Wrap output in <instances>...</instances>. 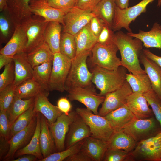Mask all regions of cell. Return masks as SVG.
Here are the masks:
<instances>
[{
    "label": "cell",
    "mask_w": 161,
    "mask_h": 161,
    "mask_svg": "<svg viewBox=\"0 0 161 161\" xmlns=\"http://www.w3.org/2000/svg\"><path fill=\"white\" fill-rule=\"evenodd\" d=\"M34 104L21 114L11 126L9 140L16 134L24 129L31 122L37 113L34 110Z\"/></svg>",
    "instance_id": "cell-38"
},
{
    "label": "cell",
    "mask_w": 161,
    "mask_h": 161,
    "mask_svg": "<svg viewBox=\"0 0 161 161\" xmlns=\"http://www.w3.org/2000/svg\"><path fill=\"white\" fill-rule=\"evenodd\" d=\"M143 52L146 57L155 62L161 68V56L155 55L147 49H143Z\"/></svg>",
    "instance_id": "cell-54"
},
{
    "label": "cell",
    "mask_w": 161,
    "mask_h": 161,
    "mask_svg": "<svg viewBox=\"0 0 161 161\" xmlns=\"http://www.w3.org/2000/svg\"><path fill=\"white\" fill-rule=\"evenodd\" d=\"M72 60L60 52L54 54L48 90L63 92L65 82L70 69Z\"/></svg>",
    "instance_id": "cell-5"
},
{
    "label": "cell",
    "mask_w": 161,
    "mask_h": 161,
    "mask_svg": "<svg viewBox=\"0 0 161 161\" xmlns=\"http://www.w3.org/2000/svg\"><path fill=\"white\" fill-rule=\"evenodd\" d=\"M57 106L63 113L66 114H69L72 108L71 104L66 97L60 98L57 101Z\"/></svg>",
    "instance_id": "cell-50"
},
{
    "label": "cell",
    "mask_w": 161,
    "mask_h": 161,
    "mask_svg": "<svg viewBox=\"0 0 161 161\" xmlns=\"http://www.w3.org/2000/svg\"><path fill=\"white\" fill-rule=\"evenodd\" d=\"M118 49L115 44L105 45L97 43L91 50L90 60L93 66L109 70H116L122 66L117 55Z\"/></svg>",
    "instance_id": "cell-6"
},
{
    "label": "cell",
    "mask_w": 161,
    "mask_h": 161,
    "mask_svg": "<svg viewBox=\"0 0 161 161\" xmlns=\"http://www.w3.org/2000/svg\"><path fill=\"white\" fill-rule=\"evenodd\" d=\"M52 61L48 62L33 68V77L46 91L48 90L52 67Z\"/></svg>",
    "instance_id": "cell-37"
},
{
    "label": "cell",
    "mask_w": 161,
    "mask_h": 161,
    "mask_svg": "<svg viewBox=\"0 0 161 161\" xmlns=\"http://www.w3.org/2000/svg\"><path fill=\"white\" fill-rule=\"evenodd\" d=\"M154 116L161 126V100L152 90L143 94Z\"/></svg>",
    "instance_id": "cell-41"
},
{
    "label": "cell",
    "mask_w": 161,
    "mask_h": 161,
    "mask_svg": "<svg viewBox=\"0 0 161 161\" xmlns=\"http://www.w3.org/2000/svg\"><path fill=\"white\" fill-rule=\"evenodd\" d=\"M102 0H77L76 7L80 8L91 10Z\"/></svg>",
    "instance_id": "cell-51"
},
{
    "label": "cell",
    "mask_w": 161,
    "mask_h": 161,
    "mask_svg": "<svg viewBox=\"0 0 161 161\" xmlns=\"http://www.w3.org/2000/svg\"><path fill=\"white\" fill-rule=\"evenodd\" d=\"M154 0H142L136 5L125 9L117 6L112 30L114 31L122 28L132 32L129 25L142 13L145 12L147 5Z\"/></svg>",
    "instance_id": "cell-10"
},
{
    "label": "cell",
    "mask_w": 161,
    "mask_h": 161,
    "mask_svg": "<svg viewBox=\"0 0 161 161\" xmlns=\"http://www.w3.org/2000/svg\"><path fill=\"white\" fill-rule=\"evenodd\" d=\"M11 161H35L38 159L35 156L31 154H25Z\"/></svg>",
    "instance_id": "cell-56"
},
{
    "label": "cell",
    "mask_w": 161,
    "mask_h": 161,
    "mask_svg": "<svg viewBox=\"0 0 161 161\" xmlns=\"http://www.w3.org/2000/svg\"><path fill=\"white\" fill-rule=\"evenodd\" d=\"M93 66L91 71L92 74V82L100 90V96H105L119 89L126 81L127 70L122 66L113 70Z\"/></svg>",
    "instance_id": "cell-2"
},
{
    "label": "cell",
    "mask_w": 161,
    "mask_h": 161,
    "mask_svg": "<svg viewBox=\"0 0 161 161\" xmlns=\"http://www.w3.org/2000/svg\"><path fill=\"white\" fill-rule=\"evenodd\" d=\"M16 87L13 83L0 92V110H7L14 99Z\"/></svg>",
    "instance_id": "cell-42"
},
{
    "label": "cell",
    "mask_w": 161,
    "mask_h": 161,
    "mask_svg": "<svg viewBox=\"0 0 161 161\" xmlns=\"http://www.w3.org/2000/svg\"><path fill=\"white\" fill-rule=\"evenodd\" d=\"M66 161H92V160L80 150L66 159Z\"/></svg>",
    "instance_id": "cell-52"
},
{
    "label": "cell",
    "mask_w": 161,
    "mask_h": 161,
    "mask_svg": "<svg viewBox=\"0 0 161 161\" xmlns=\"http://www.w3.org/2000/svg\"><path fill=\"white\" fill-rule=\"evenodd\" d=\"M27 41L25 31L21 24L14 27L10 39L0 51V54L12 57L23 52Z\"/></svg>",
    "instance_id": "cell-21"
},
{
    "label": "cell",
    "mask_w": 161,
    "mask_h": 161,
    "mask_svg": "<svg viewBox=\"0 0 161 161\" xmlns=\"http://www.w3.org/2000/svg\"><path fill=\"white\" fill-rule=\"evenodd\" d=\"M104 117L109 122L114 131L123 129L131 121L137 119L126 104L111 111Z\"/></svg>",
    "instance_id": "cell-25"
},
{
    "label": "cell",
    "mask_w": 161,
    "mask_h": 161,
    "mask_svg": "<svg viewBox=\"0 0 161 161\" xmlns=\"http://www.w3.org/2000/svg\"><path fill=\"white\" fill-rule=\"evenodd\" d=\"M157 6L160 7L161 5V0H158Z\"/></svg>",
    "instance_id": "cell-59"
},
{
    "label": "cell",
    "mask_w": 161,
    "mask_h": 161,
    "mask_svg": "<svg viewBox=\"0 0 161 161\" xmlns=\"http://www.w3.org/2000/svg\"><path fill=\"white\" fill-rule=\"evenodd\" d=\"M90 86L71 88L67 91L68 97L70 100L79 102L93 113L98 114L99 106L104 101L105 96L97 94Z\"/></svg>",
    "instance_id": "cell-12"
},
{
    "label": "cell",
    "mask_w": 161,
    "mask_h": 161,
    "mask_svg": "<svg viewBox=\"0 0 161 161\" xmlns=\"http://www.w3.org/2000/svg\"><path fill=\"white\" fill-rule=\"evenodd\" d=\"M126 34L140 39L146 48H156L161 49V29L160 25L155 23L148 31L140 30L138 33L128 32Z\"/></svg>",
    "instance_id": "cell-26"
},
{
    "label": "cell",
    "mask_w": 161,
    "mask_h": 161,
    "mask_svg": "<svg viewBox=\"0 0 161 161\" xmlns=\"http://www.w3.org/2000/svg\"><path fill=\"white\" fill-rule=\"evenodd\" d=\"M15 79L14 65L13 61L5 66L0 75V92L13 83Z\"/></svg>",
    "instance_id": "cell-43"
},
{
    "label": "cell",
    "mask_w": 161,
    "mask_h": 161,
    "mask_svg": "<svg viewBox=\"0 0 161 161\" xmlns=\"http://www.w3.org/2000/svg\"><path fill=\"white\" fill-rule=\"evenodd\" d=\"M38 0H30V1H38Z\"/></svg>",
    "instance_id": "cell-60"
},
{
    "label": "cell",
    "mask_w": 161,
    "mask_h": 161,
    "mask_svg": "<svg viewBox=\"0 0 161 161\" xmlns=\"http://www.w3.org/2000/svg\"><path fill=\"white\" fill-rule=\"evenodd\" d=\"M8 9L7 0H0V10L2 12L7 10Z\"/></svg>",
    "instance_id": "cell-58"
},
{
    "label": "cell",
    "mask_w": 161,
    "mask_h": 161,
    "mask_svg": "<svg viewBox=\"0 0 161 161\" xmlns=\"http://www.w3.org/2000/svg\"><path fill=\"white\" fill-rule=\"evenodd\" d=\"M10 129L7 111L0 110V137L8 140Z\"/></svg>",
    "instance_id": "cell-47"
},
{
    "label": "cell",
    "mask_w": 161,
    "mask_h": 161,
    "mask_svg": "<svg viewBox=\"0 0 161 161\" xmlns=\"http://www.w3.org/2000/svg\"><path fill=\"white\" fill-rule=\"evenodd\" d=\"M49 22L44 18L32 16L22 23L27 38L23 52L30 53L44 42L45 32Z\"/></svg>",
    "instance_id": "cell-7"
},
{
    "label": "cell",
    "mask_w": 161,
    "mask_h": 161,
    "mask_svg": "<svg viewBox=\"0 0 161 161\" xmlns=\"http://www.w3.org/2000/svg\"><path fill=\"white\" fill-rule=\"evenodd\" d=\"M117 6L121 9L129 7V0H115Z\"/></svg>",
    "instance_id": "cell-57"
},
{
    "label": "cell",
    "mask_w": 161,
    "mask_h": 161,
    "mask_svg": "<svg viewBox=\"0 0 161 161\" xmlns=\"http://www.w3.org/2000/svg\"><path fill=\"white\" fill-rule=\"evenodd\" d=\"M35 97L23 99L15 96L13 102L7 111L10 127L21 114L34 104Z\"/></svg>",
    "instance_id": "cell-34"
},
{
    "label": "cell",
    "mask_w": 161,
    "mask_h": 161,
    "mask_svg": "<svg viewBox=\"0 0 161 161\" xmlns=\"http://www.w3.org/2000/svg\"><path fill=\"white\" fill-rule=\"evenodd\" d=\"M91 51H84L72 60L69 73L65 85V90L73 88L90 86L92 74L88 68L86 61Z\"/></svg>",
    "instance_id": "cell-3"
},
{
    "label": "cell",
    "mask_w": 161,
    "mask_h": 161,
    "mask_svg": "<svg viewBox=\"0 0 161 161\" xmlns=\"http://www.w3.org/2000/svg\"><path fill=\"white\" fill-rule=\"evenodd\" d=\"M51 7L65 13L76 6L77 0H45Z\"/></svg>",
    "instance_id": "cell-46"
},
{
    "label": "cell",
    "mask_w": 161,
    "mask_h": 161,
    "mask_svg": "<svg viewBox=\"0 0 161 161\" xmlns=\"http://www.w3.org/2000/svg\"><path fill=\"white\" fill-rule=\"evenodd\" d=\"M160 28L161 29V25H160Z\"/></svg>",
    "instance_id": "cell-61"
},
{
    "label": "cell",
    "mask_w": 161,
    "mask_h": 161,
    "mask_svg": "<svg viewBox=\"0 0 161 161\" xmlns=\"http://www.w3.org/2000/svg\"><path fill=\"white\" fill-rule=\"evenodd\" d=\"M131 152L133 161H161V131L138 142Z\"/></svg>",
    "instance_id": "cell-9"
},
{
    "label": "cell",
    "mask_w": 161,
    "mask_h": 161,
    "mask_svg": "<svg viewBox=\"0 0 161 161\" xmlns=\"http://www.w3.org/2000/svg\"><path fill=\"white\" fill-rule=\"evenodd\" d=\"M84 139L75 143L70 147L59 152L52 154L46 158L39 160V161H62L71 156L81 149Z\"/></svg>",
    "instance_id": "cell-40"
},
{
    "label": "cell",
    "mask_w": 161,
    "mask_h": 161,
    "mask_svg": "<svg viewBox=\"0 0 161 161\" xmlns=\"http://www.w3.org/2000/svg\"><path fill=\"white\" fill-rule=\"evenodd\" d=\"M108 141L90 136L84 139L80 150L92 161H103L107 149Z\"/></svg>",
    "instance_id": "cell-23"
},
{
    "label": "cell",
    "mask_w": 161,
    "mask_h": 161,
    "mask_svg": "<svg viewBox=\"0 0 161 161\" xmlns=\"http://www.w3.org/2000/svg\"><path fill=\"white\" fill-rule=\"evenodd\" d=\"M89 126L91 136L108 141L114 131L104 117L94 114L86 108H77L75 110Z\"/></svg>",
    "instance_id": "cell-4"
},
{
    "label": "cell",
    "mask_w": 161,
    "mask_h": 161,
    "mask_svg": "<svg viewBox=\"0 0 161 161\" xmlns=\"http://www.w3.org/2000/svg\"><path fill=\"white\" fill-rule=\"evenodd\" d=\"M13 61V57L0 54V69Z\"/></svg>",
    "instance_id": "cell-55"
},
{
    "label": "cell",
    "mask_w": 161,
    "mask_h": 161,
    "mask_svg": "<svg viewBox=\"0 0 161 161\" xmlns=\"http://www.w3.org/2000/svg\"><path fill=\"white\" fill-rule=\"evenodd\" d=\"M48 94L40 92L35 97L34 110L39 112L47 120L48 123L51 124L56 121L57 118L63 113L57 106L51 103L47 99Z\"/></svg>",
    "instance_id": "cell-20"
},
{
    "label": "cell",
    "mask_w": 161,
    "mask_h": 161,
    "mask_svg": "<svg viewBox=\"0 0 161 161\" xmlns=\"http://www.w3.org/2000/svg\"><path fill=\"white\" fill-rule=\"evenodd\" d=\"M123 130L138 143L161 132V126L154 116L146 119H136Z\"/></svg>",
    "instance_id": "cell-8"
},
{
    "label": "cell",
    "mask_w": 161,
    "mask_h": 161,
    "mask_svg": "<svg viewBox=\"0 0 161 161\" xmlns=\"http://www.w3.org/2000/svg\"><path fill=\"white\" fill-rule=\"evenodd\" d=\"M27 57L33 68L44 63L52 61L54 54L44 42L40 46L27 54Z\"/></svg>",
    "instance_id": "cell-35"
},
{
    "label": "cell",
    "mask_w": 161,
    "mask_h": 161,
    "mask_svg": "<svg viewBox=\"0 0 161 161\" xmlns=\"http://www.w3.org/2000/svg\"><path fill=\"white\" fill-rule=\"evenodd\" d=\"M137 142L123 130L114 131L108 141L107 149H118L131 152Z\"/></svg>",
    "instance_id": "cell-29"
},
{
    "label": "cell",
    "mask_w": 161,
    "mask_h": 161,
    "mask_svg": "<svg viewBox=\"0 0 161 161\" xmlns=\"http://www.w3.org/2000/svg\"><path fill=\"white\" fill-rule=\"evenodd\" d=\"M13 61L15 74L13 83L15 86L33 77V68L27 59V53L22 52L17 54L13 57Z\"/></svg>",
    "instance_id": "cell-22"
},
{
    "label": "cell",
    "mask_w": 161,
    "mask_h": 161,
    "mask_svg": "<svg viewBox=\"0 0 161 161\" xmlns=\"http://www.w3.org/2000/svg\"><path fill=\"white\" fill-rule=\"evenodd\" d=\"M41 114L37 113V123L34 134L29 143L25 146L16 152L14 157H17L25 154H31L36 157L38 160L43 158L40 144L41 130Z\"/></svg>",
    "instance_id": "cell-27"
},
{
    "label": "cell",
    "mask_w": 161,
    "mask_h": 161,
    "mask_svg": "<svg viewBox=\"0 0 161 161\" xmlns=\"http://www.w3.org/2000/svg\"><path fill=\"white\" fill-rule=\"evenodd\" d=\"M126 105L137 119H144L154 116L143 93L132 92L127 97Z\"/></svg>",
    "instance_id": "cell-17"
},
{
    "label": "cell",
    "mask_w": 161,
    "mask_h": 161,
    "mask_svg": "<svg viewBox=\"0 0 161 161\" xmlns=\"http://www.w3.org/2000/svg\"><path fill=\"white\" fill-rule=\"evenodd\" d=\"M30 0H7L8 16L14 27L32 16Z\"/></svg>",
    "instance_id": "cell-19"
},
{
    "label": "cell",
    "mask_w": 161,
    "mask_h": 161,
    "mask_svg": "<svg viewBox=\"0 0 161 161\" xmlns=\"http://www.w3.org/2000/svg\"><path fill=\"white\" fill-rule=\"evenodd\" d=\"M49 94L33 78L28 79L16 86L15 96L23 99L35 97L40 92Z\"/></svg>",
    "instance_id": "cell-32"
},
{
    "label": "cell",
    "mask_w": 161,
    "mask_h": 161,
    "mask_svg": "<svg viewBox=\"0 0 161 161\" xmlns=\"http://www.w3.org/2000/svg\"><path fill=\"white\" fill-rule=\"evenodd\" d=\"M114 42L120 53L122 66L134 75L146 73L140 64L143 44L140 39L118 31L115 33Z\"/></svg>",
    "instance_id": "cell-1"
},
{
    "label": "cell",
    "mask_w": 161,
    "mask_h": 161,
    "mask_svg": "<svg viewBox=\"0 0 161 161\" xmlns=\"http://www.w3.org/2000/svg\"><path fill=\"white\" fill-rule=\"evenodd\" d=\"M41 121L40 147L43 158H45L57 152V151L55 140L49 129L47 120L41 114Z\"/></svg>",
    "instance_id": "cell-28"
},
{
    "label": "cell",
    "mask_w": 161,
    "mask_h": 161,
    "mask_svg": "<svg viewBox=\"0 0 161 161\" xmlns=\"http://www.w3.org/2000/svg\"><path fill=\"white\" fill-rule=\"evenodd\" d=\"M117 6L115 0H102L92 9V12L112 29Z\"/></svg>",
    "instance_id": "cell-30"
},
{
    "label": "cell",
    "mask_w": 161,
    "mask_h": 161,
    "mask_svg": "<svg viewBox=\"0 0 161 161\" xmlns=\"http://www.w3.org/2000/svg\"><path fill=\"white\" fill-rule=\"evenodd\" d=\"M126 79L133 92H139L144 94L152 90L151 81L146 73L136 75L130 72L127 73Z\"/></svg>",
    "instance_id": "cell-36"
},
{
    "label": "cell",
    "mask_w": 161,
    "mask_h": 161,
    "mask_svg": "<svg viewBox=\"0 0 161 161\" xmlns=\"http://www.w3.org/2000/svg\"><path fill=\"white\" fill-rule=\"evenodd\" d=\"M104 23L101 20L95 15L92 18L89 22L91 31L97 38Z\"/></svg>",
    "instance_id": "cell-49"
},
{
    "label": "cell",
    "mask_w": 161,
    "mask_h": 161,
    "mask_svg": "<svg viewBox=\"0 0 161 161\" xmlns=\"http://www.w3.org/2000/svg\"><path fill=\"white\" fill-rule=\"evenodd\" d=\"M36 123L37 114L26 128L16 134L9 140V148L4 158V161H11L16 151L29 143L34 134Z\"/></svg>",
    "instance_id": "cell-15"
},
{
    "label": "cell",
    "mask_w": 161,
    "mask_h": 161,
    "mask_svg": "<svg viewBox=\"0 0 161 161\" xmlns=\"http://www.w3.org/2000/svg\"><path fill=\"white\" fill-rule=\"evenodd\" d=\"M94 15L90 9L74 7L64 15L63 32L75 35L89 23Z\"/></svg>",
    "instance_id": "cell-11"
},
{
    "label": "cell",
    "mask_w": 161,
    "mask_h": 161,
    "mask_svg": "<svg viewBox=\"0 0 161 161\" xmlns=\"http://www.w3.org/2000/svg\"><path fill=\"white\" fill-rule=\"evenodd\" d=\"M10 22H12L10 17L8 18L3 13H1L0 16V30L1 36L4 38H7L10 33Z\"/></svg>",
    "instance_id": "cell-48"
},
{
    "label": "cell",
    "mask_w": 161,
    "mask_h": 161,
    "mask_svg": "<svg viewBox=\"0 0 161 161\" xmlns=\"http://www.w3.org/2000/svg\"><path fill=\"white\" fill-rule=\"evenodd\" d=\"M114 31L111 28L104 23L97 38V43L105 45L115 44L114 42L115 33Z\"/></svg>",
    "instance_id": "cell-45"
},
{
    "label": "cell",
    "mask_w": 161,
    "mask_h": 161,
    "mask_svg": "<svg viewBox=\"0 0 161 161\" xmlns=\"http://www.w3.org/2000/svg\"><path fill=\"white\" fill-rule=\"evenodd\" d=\"M132 92L126 81L119 89L106 95L98 114L104 117L111 111L123 106L126 104L127 97Z\"/></svg>",
    "instance_id": "cell-13"
},
{
    "label": "cell",
    "mask_w": 161,
    "mask_h": 161,
    "mask_svg": "<svg viewBox=\"0 0 161 161\" xmlns=\"http://www.w3.org/2000/svg\"><path fill=\"white\" fill-rule=\"evenodd\" d=\"M30 7L32 14L40 16L46 22H56L64 24L63 19L65 13L48 4L45 0L30 1Z\"/></svg>",
    "instance_id": "cell-16"
},
{
    "label": "cell",
    "mask_w": 161,
    "mask_h": 161,
    "mask_svg": "<svg viewBox=\"0 0 161 161\" xmlns=\"http://www.w3.org/2000/svg\"><path fill=\"white\" fill-rule=\"evenodd\" d=\"M56 22H49L45 33L44 42L49 46L52 52H60V43L62 26Z\"/></svg>",
    "instance_id": "cell-33"
},
{
    "label": "cell",
    "mask_w": 161,
    "mask_h": 161,
    "mask_svg": "<svg viewBox=\"0 0 161 161\" xmlns=\"http://www.w3.org/2000/svg\"><path fill=\"white\" fill-rule=\"evenodd\" d=\"M91 136L89 126L82 118L76 113L66 137V149Z\"/></svg>",
    "instance_id": "cell-18"
},
{
    "label": "cell",
    "mask_w": 161,
    "mask_h": 161,
    "mask_svg": "<svg viewBox=\"0 0 161 161\" xmlns=\"http://www.w3.org/2000/svg\"><path fill=\"white\" fill-rule=\"evenodd\" d=\"M131 152L121 150L107 149L103 161H133Z\"/></svg>",
    "instance_id": "cell-44"
},
{
    "label": "cell",
    "mask_w": 161,
    "mask_h": 161,
    "mask_svg": "<svg viewBox=\"0 0 161 161\" xmlns=\"http://www.w3.org/2000/svg\"><path fill=\"white\" fill-rule=\"evenodd\" d=\"M77 45L76 55L90 50L97 43V38L92 33L89 23L74 35Z\"/></svg>",
    "instance_id": "cell-31"
},
{
    "label": "cell",
    "mask_w": 161,
    "mask_h": 161,
    "mask_svg": "<svg viewBox=\"0 0 161 161\" xmlns=\"http://www.w3.org/2000/svg\"><path fill=\"white\" fill-rule=\"evenodd\" d=\"M0 160L4 158L8 152L9 148L8 140L2 137H0Z\"/></svg>",
    "instance_id": "cell-53"
},
{
    "label": "cell",
    "mask_w": 161,
    "mask_h": 161,
    "mask_svg": "<svg viewBox=\"0 0 161 161\" xmlns=\"http://www.w3.org/2000/svg\"><path fill=\"white\" fill-rule=\"evenodd\" d=\"M60 52L71 60L76 56L77 45L74 35L66 32L61 34Z\"/></svg>",
    "instance_id": "cell-39"
},
{
    "label": "cell",
    "mask_w": 161,
    "mask_h": 161,
    "mask_svg": "<svg viewBox=\"0 0 161 161\" xmlns=\"http://www.w3.org/2000/svg\"><path fill=\"white\" fill-rule=\"evenodd\" d=\"M140 61L151 82L152 90L161 100V68L155 62L146 57L143 52Z\"/></svg>",
    "instance_id": "cell-24"
},
{
    "label": "cell",
    "mask_w": 161,
    "mask_h": 161,
    "mask_svg": "<svg viewBox=\"0 0 161 161\" xmlns=\"http://www.w3.org/2000/svg\"><path fill=\"white\" fill-rule=\"evenodd\" d=\"M76 114L74 111L70 112L68 114L63 113L54 123H48L55 140L57 152L65 149L66 137Z\"/></svg>",
    "instance_id": "cell-14"
}]
</instances>
